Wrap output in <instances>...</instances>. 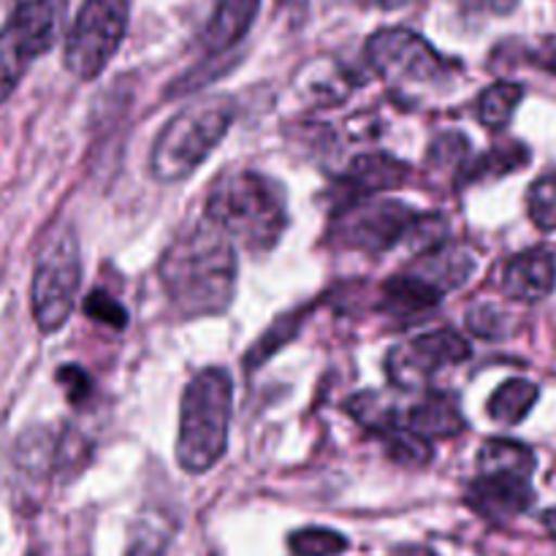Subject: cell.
Masks as SVG:
<instances>
[{"instance_id": "7a4b0ae2", "label": "cell", "mask_w": 556, "mask_h": 556, "mask_svg": "<svg viewBox=\"0 0 556 556\" xmlns=\"http://www.w3.org/2000/svg\"><path fill=\"white\" fill-rule=\"evenodd\" d=\"M206 220L248 253H269L288 228L286 190L269 174L226 168L206 195Z\"/></svg>"}, {"instance_id": "ffe728a7", "label": "cell", "mask_w": 556, "mask_h": 556, "mask_svg": "<svg viewBox=\"0 0 556 556\" xmlns=\"http://www.w3.org/2000/svg\"><path fill=\"white\" fill-rule=\"evenodd\" d=\"M527 163H530V150H527L525 144H516V141H510V144L492 147L486 155H481L478 161H472L470 166L462 168L465 174H462L459 185L481 182V179H492V177H503V174L516 172V168L527 166Z\"/></svg>"}, {"instance_id": "ba28073f", "label": "cell", "mask_w": 556, "mask_h": 556, "mask_svg": "<svg viewBox=\"0 0 556 556\" xmlns=\"http://www.w3.org/2000/svg\"><path fill=\"white\" fill-rule=\"evenodd\" d=\"M418 215L407 204L394 199H353L337 212L331 223V242L345 250L378 255L396 242L410 237Z\"/></svg>"}, {"instance_id": "4fadbf2b", "label": "cell", "mask_w": 556, "mask_h": 556, "mask_svg": "<svg viewBox=\"0 0 556 556\" xmlns=\"http://www.w3.org/2000/svg\"><path fill=\"white\" fill-rule=\"evenodd\" d=\"M476 250L467 248V244L440 242L434 248H429L421 258H416V266H413L410 275H416L418 280L432 286L434 291L448 293L465 286L472 271H476Z\"/></svg>"}, {"instance_id": "484cf974", "label": "cell", "mask_w": 556, "mask_h": 556, "mask_svg": "<svg viewBox=\"0 0 556 556\" xmlns=\"http://www.w3.org/2000/svg\"><path fill=\"white\" fill-rule=\"evenodd\" d=\"M527 210L541 231H556V174H546L532 185Z\"/></svg>"}, {"instance_id": "5bb4252c", "label": "cell", "mask_w": 556, "mask_h": 556, "mask_svg": "<svg viewBox=\"0 0 556 556\" xmlns=\"http://www.w3.org/2000/svg\"><path fill=\"white\" fill-rule=\"evenodd\" d=\"M261 0H217L204 33L201 47L210 54H223L237 47L258 16Z\"/></svg>"}, {"instance_id": "6da1fadb", "label": "cell", "mask_w": 556, "mask_h": 556, "mask_svg": "<svg viewBox=\"0 0 556 556\" xmlns=\"http://www.w3.org/2000/svg\"><path fill=\"white\" fill-rule=\"evenodd\" d=\"M157 271L168 302L188 318L226 313L237 291L233 242L206 217L172 239Z\"/></svg>"}, {"instance_id": "9c48e42d", "label": "cell", "mask_w": 556, "mask_h": 556, "mask_svg": "<svg viewBox=\"0 0 556 556\" xmlns=\"http://www.w3.org/2000/svg\"><path fill=\"white\" fill-rule=\"evenodd\" d=\"M367 63L394 87L434 85L448 74V63L418 33L386 27L367 41Z\"/></svg>"}, {"instance_id": "7c38bea8", "label": "cell", "mask_w": 556, "mask_h": 556, "mask_svg": "<svg viewBox=\"0 0 556 556\" xmlns=\"http://www.w3.org/2000/svg\"><path fill=\"white\" fill-rule=\"evenodd\" d=\"M556 286V258L535 248L508 261L503 271V291L516 302H543Z\"/></svg>"}, {"instance_id": "5b68a950", "label": "cell", "mask_w": 556, "mask_h": 556, "mask_svg": "<svg viewBox=\"0 0 556 556\" xmlns=\"http://www.w3.org/2000/svg\"><path fill=\"white\" fill-rule=\"evenodd\" d=\"M79 280V244L68 226H60L43 242L33 275V318L43 334L63 329L68 315L74 313Z\"/></svg>"}, {"instance_id": "1f68e13d", "label": "cell", "mask_w": 556, "mask_h": 556, "mask_svg": "<svg viewBox=\"0 0 556 556\" xmlns=\"http://www.w3.org/2000/svg\"><path fill=\"white\" fill-rule=\"evenodd\" d=\"M543 525H546L548 535H552V538H554V541H556V508H552V510H546V514H543Z\"/></svg>"}, {"instance_id": "603a6c76", "label": "cell", "mask_w": 556, "mask_h": 556, "mask_svg": "<svg viewBox=\"0 0 556 556\" xmlns=\"http://www.w3.org/2000/svg\"><path fill=\"white\" fill-rule=\"evenodd\" d=\"M293 556H340L348 548V538L326 527H307L288 538Z\"/></svg>"}, {"instance_id": "d4e9b609", "label": "cell", "mask_w": 556, "mask_h": 556, "mask_svg": "<svg viewBox=\"0 0 556 556\" xmlns=\"http://www.w3.org/2000/svg\"><path fill=\"white\" fill-rule=\"evenodd\" d=\"M304 309L302 313H288V315H282L280 320H275V326H271L269 331H266L264 337H261L258 342H255L253 345V351H250V356H248V369H255V367H261V364L266 362V358L271 356V353L275 351H280L282 345H286L288 340H291L293 337V331L299 329V326H302V320H304Z\"/></svg>"}, {"instance_id": "e0dca14e", "label": "cell", "mask_w": 556, "mask_h": 556, "mask_svg": "<svg viewBox=\"0 0 556 556\" xmlns=\"http://www.w3.org/2000/svg\"><path fill=\"white\" fill-rule=\"evenodd\" d=\"M465 427V416H462L454 396L448 394L427 396V400L413 407L410 418H407V429L427 440V443L438 438H454Z\"/></svg>"}, {"instance_id": "52a82bcc", "label": "cell", "mask_w": 556, "mask_h": 556, "mask_svg": "<svg viewBox=\"0 0 556 556\" xmlns=\"http://www.w3.org/2000/svg\"><path fill=\"white\" fill-rule=\"evenodd\" d=\"M130 0H85L65 36V68L76 79H96L123 43Z\"/></svg>"}, {"instance_id": "3957f363", "label": "cell", "mask_w": 556, "mask_h": 556, "mask_svg": "<svg viewBox=\"0 0 556 556\" xmlns=\"http://www.w3.org/2000/svg\"><path fill=\"white\" fill-rule=\"evenodd\" d=\"M233 386L226 369H201L188 383L179 407L177 462L190 476L212 470L223 459L231 427Z\"/></svg>"}, {"instance_id": "f1b7e54d", "label": "cell", "mask_w": 556, "mask_h": 556, "mask_svg": "<svg viewBox=\"0 0 556 556\" xmlns=\"http://www.w3.org/2000/svg\"><path fill=\"white\" fill-rule=\"evenodd\" d=\"M467 326H470L472 334L494 340V337H503L505 315L500 313L494 304H476V307L467 313Z\"/></svg>"}, {"instance_id": "4316f807", "label": "cell", "mask_w": 556, "mask_h": 556, "mask_svg": "<svg viewBox=\"0 0 556 556\" xmlns=\"http://www.w3.org/2000/svg\"><path fill=\"white\" fill-rule=\"evenodd\" d=\"M467 155H470V141L465 134H443L432 147H429L427 166L440 168V172H456L465 168Z\"/></svg>"}, {"instance_id": "ac0fdd59", "label": "cell", "mask_w": 556, "mask_h": 556, "mask_svg": "<svg viewBox=\"0 0 556 556\" xmlns=\"http://www.w3.org/2000/svg\"><path fill=\"white\" fill-rule=\"evenodd\" d=\"M535 454L516 440H486L478 451V476H516L532 478Z\"/></svg>"}, {"instance_id": "7402d4cb", "label": "cell", "mask_w": 556, "mask_h": 556, "mask_svg": "<svg viewBox=\"0 0 556 556\" xmlns=\"http://www.w3.org/2000/svg\"><path fill=\"white\" fill-rule=\"evenodd\" d=\"M345 407L364 429L380 434V438H389L391 432L400 429V413L383 394H372V391L356 394L353 400H348Z\"/></svg>"}, {"instance_id": "277c9868", "label": "cell", "mask_w": 556, "mask_h": 556, "mask_svg": "<svg viewBox=\"0 0 556 556\" xmlns=\"http://www.w3.org/2000/svg\"><path fill=\"white\" fill-rule=\"evenodd\" d=\"M233 114L237 103L228 96H212L179 109L155 136L150 152L152 177L157 182H179L190 177L226 139Z\"/></svg>"}, {"instance_id": "30bf717a", "label": "cell", "mask_w": 556, "mask_h": 556, "mask_svg": "<svg viewBox=\"0 0 556 556\" xmlns=\"http://www.w3.org/2000/svg\"><path fill=\"white\" fill-rule=\"evenodd\" d=\"M467 358H470V345L465 337L454 329H438L416 337L405 345H396L386 358V372H389L391 383L400 389L421 391L445 367H456Z\"/></svg>"}, {"instance_id": "cb8c5ba5", "label": "cell", "mask_w": 556, "mask_h": 556, "mask_svg": "<svg viewBox=\"0 0 556 556\" xmlns=\"http://www.w3.org/2000/svg\"><path fill=\"white\" fill-rule=\"evenodd\" d=\"M386 454L396 462V465L405 467H424L427 462H432V445L424 438H418L410 429H396L386 438Z\"/></svg>"}, {"instance_id": "4dcf8cb0", "label": "cell", "mask_w": 556, "mask_h": 556, "mask_svg": "<svg viewBox=\"0 0 556 556\" xmlns=\"http://www.w3.org/2000/svg\"><path fill=\"white\" fill-rule=\"evenodd\" d=\"M535 65H541V68H546V71H552V74H556V47L541 49V52L535 54Z\"/></svg>"}, {"instance_id": "8fae6325", "label": "cell", "mask_w": 556, "mask_h": 556, "mask_svg": "<svg viewBox=\"0 0 556 556\" xmlns=\"http://www.w3.org/2000/svg\"><path fill=\"white\" fill-rule=\"evenodd\" d=\"M535 503L530 478L478 476L467 489V505L489 521H510L527 514Z\"/></svg>"}, {"instance_id": "d6986e66", "label": "cell", "mask_w": 556, "mask_h": 556, "mask_svg": "<svg viewBox=\"0 0 556 556\" xmlns=\"http://www.w3.org/2000/svg\"><path fill=\"white\" fill-rule=\"evenodd\" d=\"M538 391L535 383L525 378H514V380H505L497 391L492 394L489 400V416L494 418L497 424H505V427H514V424H521L530 410L535 407Z\"/></svg>"}, {"instance_id": "2e32d148", "label": "cell", "mask_w": 556, "mask_h": 556, "mask_svg": "<svg viewBox=\"0 0 556 556\" xmlns=\"http://www.w3.org/2000/svg\"><path fill=\"white\" fill-rule=\"evenodd\" d=\"M407 177H410V168L402 161L383 155V152H369V155H358L351 163V168L345 174V182L356 190V195H375L383 193V190L402 188Z\"/></svg>"}, {"instance_id": "83f0119b", "label": "cell", "mask_w": 556, "mask_h": 556, "mask_svg": "<svg viewBox=\"0 0 556 556\" xmlns=\"http://www.w3.org/2000/svg\"><path fill=\"white\" fill-rule=\"evenodd\" d=\"M85 315L96 324L112 326V329H125L128 313L119 302H114L106 291H90L85 299Z\"/></svg>"}, {"instance_id": "44dd1931", "label": "cell", "mask_w": 556, "mask_h": 556, "mask_svg": "<svg viewBox=\"0 0 556 556\" xmlns=\"http://www.w3.org/2000/svg\"><path fill=\"white\" fill-rule=\"evenodd\" d=\"M521 98H525V87L516 85V81H497V85L486 87L478 98V119L492 130L505 128Z\"/></svg>"}, {"instance_id": "9a60e30c", "label": "cell", "mask_w": 556, "mask_h": 556, "mask_svg": "<svg viewBox=\"0 0 556 556\" xmlns=\"http://www.w3.org/2000/svg\"><path fill=\"white\" fill-rule=\"evenodd\" d=\"M440 299H443V293L434 291L424 280H418L416 275H396L383 286L380 309L389 318L407 320L410 324V320H418L432 313L440 304Z\"/></svg>"}, {"instance_id": "8992f818", "label": "cell", "mask_w": 556, "mask_h": 556, "mask_svg": "<svg viewBox=\"0 0 556 556\" xmlns=\"http://www.w3.org/2000/svg\"><path fill=\"white\" fill-rule=\"evenodd\" d=\"M63 22V0H14L0 27V103L16 90L27 65L54 47Z\"/></svg>"}, {"instance_id": "f546056e", "label": "cell", "mask_w": 556, "mask_h": 556, "mask_svg": "<svg viewBox=\"0 0 556 556\" xmlns=\"http://www.w3.org/2000/svg\"><path fill=\"white\" fill-rule=\"evenodd\" d=\"M58 383L65 389V396H68L71 405H85L92 394V380L90 375L85 372L76 364H65V367L58 369Z\"/></svg>"}]
</instances>
